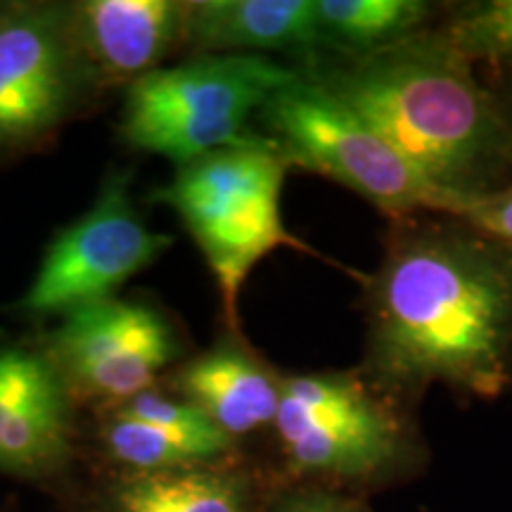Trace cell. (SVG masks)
Masks as SVG:
<instances>
[{
  "label": "cell",
  "instance_id": "19",
  "mask_svg": "<svg viewBox=\"0 0 512 512\" xmlns=\"http://www.w3.org/2000/svg\"><path fill=\"white\" fill-rule=\"evenodd\" d=\"M41 358L22 349H0V432Z\"/></svg>",
  "mask_w": 512,
  "mask_h": 512
},
{
  "label": "cell",
  "instance_id": "3",
  "mask_svg": "<svg viewBox=\"0 0 512 512\" xmlns=\"http://www.w3.org/2000/svg\"><path fill=\"white\" fill-rule=\"evenodd\" d=\"M285 174V159L271 140L259 136L178 166L174 181L159 192L214 273L233 332H238L240 292L261 259L280 247L316 254L283 221Z\"/></svg>",
  "mask_w": 512,
  "mask_h": 512
},
{
  "label": "cell",
  "instance_id": "11",
  "mask_svg": "<svg viewBox=\"0 0 512 512\" xmlns=\"http://www.w3.org/2000/svg\"><path fill=\"white\" fill-rule=\"evenodd\" d=\"M181 399L230 439L273 425L283 377L233 337L185 363L176 377Z\"/></svg>",
  "mask_w": 512,
  "mask_h": 512
},
{
  "label": "cell",
  "instance_id": "6",
  "mask_svg": "<svg viewBox=\"0 0 512 512\" xmlns=\"http://www.w3.org/2000/svg\"><path fill=\"white\" fill-rule=\"evenodd\" d=\"M399 403L361 370L283 377L275 432L302 475L370 482L403 463L408 451Z\"/></svg>",
  "mask_w": 512,
  "mask_h": 512
},
{
  "label": "cell",
  "instance_id": "20",
  "mask_svg": "<svg viewBox=\"0 0 512 512\" xmlns=\"http://www.w3.org/2000/svg\"><path fill=\"white\" fill-rule=\"evenodd\" d=\"M278 512H361V508L328 494H306L285 501Z\"/></svg>",
  "mask_w": 512,
  "mask_h": 512
},
{
  "label": "cell",
  "instance_id": "2",
  "mask_svg": "<svg viewBox=\"0 0 512 512\" xmlns=\"http://www.w3.org/2000/svg\"><path fill=\"white\" fill-rule=\"evenodd\" d=\"M302 72L361 112L439 192L441 207L512 181L494 95L434 24L377 53L320 57Z\"/></svg>",
  "mask_w": 512,
  "mask_h": 512
},
{
  "label": "cell",
  "instance_id": "7",
  "mask_svg": "<svg viewBox=\"0 0 512 512\" xmlns=\"http://www.w3.org/2000/svg\"><path fill=\"white\" fill-rule=\"evenodd\" d=\"M171 238L143 223L128 202L126 176L107 178L98 202L57 235L19 302L27 316H53L112 299L110 294L159 259Z\"/></svg>",
  "mask_w": 512,
  "mask_h": 512
},
{
  "label": "cell",
  "instance_id": "4",
  "mask_svg": "<svg viewBox=\"0 0 512 512\" xmlns=\"http://www.w3.org/2000/svg\"><path fill=\"white\" fill-rule=\"evenodd\" d=\"M297 74L266 55H200L157 67L133 81L124 133L133 147L185 166L259 138L249 119Z\"/></svg>",
  "mask_w": 512,
  "mask_h": 512
},
{
  "label": "cell",
  "instance_id": "9",
  "mask_svg": "<svg viewBox=\"0 0 512 512\" xmlns=\"http://www.w3.org/2000/svg\"><path fill=\"white\" fill-rule=\"evenodd\" d=\"M60 368L83 392L131 401L145 394L178 354L162 316L140 304L102 299L69 311L55 332Z\"/></svg>",
  "mask_w": 512,
  "mask_h": 512
},
{
  "label": "cell",
  "instance_id": "10",
  "mask_svg": "<svg viewBox=\"0 0 512 512\" xmlns=\"http://www.w3.org/2000/svg\"><path fill=\"white\" fill-rule=\"evenodd\" d=\"M183 41L207 55H261L285 50L320 57L313 0H202L188 3Z\"/></svg>",
  "mask_w": 512,
  "mask_h": 512
},
{
  "label": "cell",
  "instance_id": "13",
  "mask_svg": "<svg viewBox=\"0 0 512 512\" xmlns=\"http://www.w3.org/2000/svg\"><path fill=\"white\" fill-rule=\"evenodd\" d=\"M313 5L320 57L377 53L430 29L439 12V5L427 0H313Z\"/></svg>",
  "mask_w": 512,
  "mask_h": 512
},
{
  "label": "cell",
  "instance_id": "1",
  "mask_svg": "<svg viewBox=\"0 0 512 512\" xmlns=\"http://www.w3.org/2000/svg\"><path fill=\"white\" fill-rule=\"evenodd\" d=\"M358 370L396 401L432 384L475 399L512 387V249L439 211L392 221L361 275Z\"/></svg>",
  "mask_w": 512,
  "mask_h": 512
},
{
  "label": "cell",
  "instance_id": "12",
  "mask_svg": "<svg viewBox=\"0 0 512 512\" xmlns=\"http://www.w3.org/2000/svg\"><path fill=\"white\" fill-rule=\"evenodd\" d=\"M185 12L188 5L174 0H91L79 8L74 34L107 74L136 81L183 41Z\"/></svg>",
  "mask_w": 512,
  "mask_h": 512
},
{
  "label": "cell",
  "instance_id": "16",
  "mask_svg": "<svg viewBox=\"0 0 512 512\" xmlns=\"http://www.w3.org/2000/svg\"><path fill=\"white\" fill-rule=\"evenodd\" d=\"M105 444L119 463L138 472H169L211 465L233 448L235 439L219 427H166L119 413L105 430Z\"/></svg>",
  "mask_w": 512,
  "mask_h": 512
},
{
  "label": "cell",
  "instance_id": "5",
  "mask_svg": "<svg viewBox=\"0 0 512 512\" xmlns=\"http://www.w3.org/2000/svg\"><path fill=\"white\" fill-rule=\"evenodd\" d=\"M256 117L287 166H302L356 192L389 221L439 211L441 195L406 157L361 112L302 69Z\"/></svg>",
  "mask_w": 512,
  "mask_h": 512
},
{
  "label": "cell",
  "instance_id": "18",
  "mask_svg": "<svg viewBox=\"0 0 512 512\" xmlns=\"http://www.w3.org/2000/svg\"><path fill=\"white\" fill-rule=\"evenodd\" d=\"M439 214L453 216L512 249V181L484 195L446 202Z\"/></svg>",
  "mask_w": 512,
  "mask_h": 512
},
{
  "label": "cell",
  "instance_id": "21",
  "mask_svg": "<svg viewBox=\"0 0 512 512\" xmlns=\"http://www.w3.org/2000/svg\"><path fill=\"white\" fill-rule=\"evenodd\" d=\"M486 86H489L491 95H494L512 147V69H494V76H491V81H486Z\"/></svg>",
  "mask_w": 512,
  "mask_h": 512
},
{
  "label": "cell",
  "instance_id": "14",
  "mask_svg": "<svg viewBox=\"0 0 512 512\" xmlns=\"http://www.w3.org/2000/svg\"><path fill=\"white\" fill-rule=\"evenodd\" d=\"M64 448V394L53 368L41 358L0 432V470L15 475H38L62 458Z\"/></svg>",
  "mask_w": 512,
  "mask_h": 512
},
{
  "label": "cell",
  "instance_id": "17",
  "mask_svg": "<svg viewBox=\"0 0 512 512\" xmlns=\"http://www.w3.org/2000/svg\"><path fill=\"white\" fill-rule=\"evenodd\" d=\"M448 8L434 27L458 53L472 64L512 69V0H482Z\"/></svg>",
  "mask_w": 512,
  "mask_h": 512
},
{
  "label": "cell",
  "instance_id": "15",
  "mask_svg": "<svg viewBox=\"0 0 512 512\" xmlns=\"http://www.w3.org/2000/svg\"><path fill=\"white\" fill-rule=\"evenodd\" d=\"M112 512H249V486L211 465L150 472L119 486Z\"/></svg>",
  "mask_w": 512,
  "mask_h": 512
},
{
  "label": "cell",
  "instance_id": "8",
  "mask_svg": "<svg viewBox=\"0 0 512 512\" xmlns=\"http://www.w3.org/2000/svg\"><path fill=\"white\" fill-rule=\"evenodd\" d=\"M81 81V50L60 8L0 15V152L60 124Z\"/></svg>",
  "mask_w": 512,
  "mask_h": 512
}]
</instances>
